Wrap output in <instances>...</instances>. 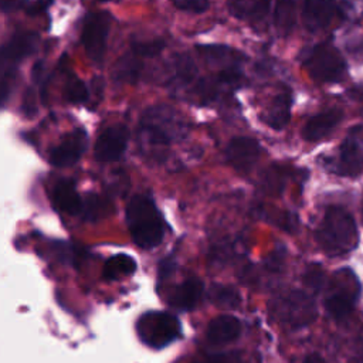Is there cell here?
Listing matches in <instances>:
<instances>
[{
    "mask_svg": "<svg viewBox=\"0 0 363 363\" xmlns=\"http://www.w3.org/2000/svg\"><path fill=\"white\" fill-rule=\"evenodd\" d=\"M296 21V7L294 0H277L274 11L275 28L281 35H286L292 31Z\"/></svg>",
    "mask_w": 363,
    "mask_h": 363,
    "instance_id": "obj_23",
    "label": "cell"
},
{
    "mask_svg": "<svg viewBox=\"0 0 363 363\" xmlns=\"http://www.w3.org/2000/svg\"><path fill=\"white\" fill-rule=\"evenodd\" d=\"M203 296V284L196 278H189L177 285L169 295V303L179 311H191Z\"/></svg>",
    "mask_w": 363,
    "mask_h": 363,
    "instance_id": "obj_16",
    "label": "cell"
},
{
    "mask_svg": "<svg viewBox=\"0 0 363 363\" xmlns=\"http://www.w3.org/2000/svg\"><path fill=\"white\" fill-rule=\"evenodd\" d=\"M286 176H288V170L285 167H282V166L274 164V166L268 167L262 173V177H261L262 189L267 193H274V194L279 193L284 189V186H285Z\"/></svg>",
    "mask_w": 363,
    "mask_h": 363,
    "instance_id": "obj_26",
    "label": "cell"
},
{
    "mask_svg": "<svg viewBox=\"0 0 363 363\" xmlns=\"http://www.w3.org/2000/svg\"><path fill=\"white\" fill-rule=\"evenodd\" d=\"M360 294V284L356 275L347 269H339L332 279L330 294L326 298L325 308L335 319L345 318L354 306Z\"/></svg>",
    "mask_w": 363,
    "mask_h": 363,
    "instance_id": "obj_6",
    "label": "cell"
},
{
    "mask_svg": "<svg viewBox=\"0 0 363 363\" xmlns=\"http://www.w3.org/2000/svg\"><path fill=\"white\" fill-rule=\"evenodd\" d=\"M170 71H172L170 81L176 86L186 85V84L191 82L193 79H196V77H197L196 65L191 61V58L187 55H176L172 60Z\"/></svg>",
    "mask_w": 363,
    "mask_h": 363,
    "instance_id": "obj_24",
    "label": "cell"
},
{
    "mask_svg": "<svg viewBox=\"0 0 363 363\" xmlns=\"http://www.w3.org/2000/svg\"><path fill=\"white\" fill-rule=\"evenodd\" d=\"M303 363H325V360H323L319 354L313 353V354H309V356L303 360Z\"/></svg>",
    "mask_w": 363,
    "mask_h": 363,
    "instance_id": "obj_38",
    "label": "cell"
},
{
    "mask_svg": "<svg viewBox=\"0 0 363 363\" xmlns=\"http://www.w3.org/2000/svg\"><path fill=\"white\" fill-rule=\"evenodd\" d=\"M197 51L203 55V58L207 62H210L211 65H218L221 69L230 67H240L245 60L244 54L228 45H197Z\"/></svg>",
    "mask_w": 363,
    "mask_h": 363,
    "instance_id": "obj_18",
    "label": "cell"
},
{
    "mask_svg": "<svg viewBox=\"0 0 363 363\" xmlns=\"http://www.w3.org/2000/svg\"><path fill=\"white\" fill-rule=\"evenodd\" d=\"M136 332L139 339L145 345L155 349H160L179 337L182 326L174 315L167 312L152 311L143 313L138 319Z\"/></svg>",
    "mask_w": 363,
    "mask_h": 363,
    "instance_id": "obj_5",
    "label": "cell"
},
{
    "mask_svg": "<svg viewBox=\"0 0 363 363\" xmlns=\"http://www.w3.org/2000/svg\"><path fill=\"white\" fill-rule=\"evenodd\" d=\"M350 52H353L354 55H360V57H363V43L354 44V45L350 48Z\"/></svg>",
    "mask_w": 363,
    "mask_h": 363,
    "instance_id": "obj_39",
    "label": "cell"
},
{
    "mask_svg": "<svg viewBox=\"0 0 363 363\" xmlns=\"http://www.w3.org/2000/svg\"><path fill=\"white\" fill-rule=\"evenodd\" d=\"M176 267V262L172 259V258H166L160 262V267H159V275L160 278H164L167 277Z\"/></svg>",
    "mask_w": 363,
    "mask_h": 363,
    "instance_id": "obj_37",
    "label": "cell"
},
{
    "mask_svg": "<svg viewBox=\"0 0 363 363\" xmlns=\"http://www.w3.org/2000/svg\"><path fill=\"white\" fill-rule=\"evenodd\" d=\"M99 1H108V0H99Z\"/></svg>",
    "mask_w": 363,
    "mask_h": 363,
    "instance_id": "obj_41",
    "label": "cell"
},
{
    "mask_svg": "<svg viewBox=\"0 0 363 363\" xmlns=\"http://www.w3.org/2000/svg\"><path fill=\"white\" fill-rule=\"evenodd\" d=\"M342 121L339 109H328L312 116L302 129V136L308 142H316L326 138Z\"/></svg>",
    "mask_w": 363,
    "mask_h": 363,
    "instance_id": "obj_15",
    "label": "cell"
},
{
    "mask_svg": "<svg viewBox=\"0 0 363 363\" xmlns=\"http://www.w3.org/2000/svg\"><path fill=\"white\" fill-rule=\"evenodd\" d=\"M109 26H111V16L104 11L88 14V17L84 21L81 43L88 57L95 64H101L104 61Z\"/></svg>",
    "mask_w": 363,
    "mask_h": 363,
    "instance_id": "obj_8",
    "label": "cell"
},
{
    "mask_svg": "<svg viewBox=\"0 0 363 363\" xmlns=\"http://www.w3.org/2000/svg\"><path fill=\"white\" fill-rule=\"evenodd\" d=\"M129 140V132L123 125H113L106 128L96 139L94 155L96 160L108 163L122 157Z\"/></svg>",
    "mask_w": 363,
    "mask_h": 363,
    "instance_id": "obj_11",
    "label": "cell"
},
{
    "mask_svg": "<svg viewBox=\"0 0 363 363\" xmlns=\"http://www.w3.org/2000/svg\"><path fill=\"white\" fill-rule=\"evenodd\" d=\"M164 48V41L162 40H150V41H140L132 44V51L139 57H155L162 52Z\"/></svg>",
    "mask_w": 363,
    "mask_h": 363,
    "instance_id": "obj_30",
    "label": "cell"
},
{
    "mask_svg": "<svg viewBox=\"0 0 363 363\" xmlns=\"http://www.w3.org/2000/svg\"><path fill=\"white\" fill-rule=\"evenodd\" d=\"M88 145V135L84 129H75L65 135L61 142L50 150L48 160L55 167L75 164L84 155Z\"/></svg>",
    "mask_w": 363,
    "mask_h": 363,
    "instance_id": "obj_10",
    "label": "cell"
},
{
    "mask_svg": "<svg viewBox=\"0 0 363 363\" xmlns=\"http://www.w3.org/2000/svg\"><path fill=\"white\" fill-rule=\"evenodd\" d=\"M275 315L291 328H302L316 318V308L312 298L302 291H291L275 301Z\"/></svg>",
    "mask_w": 363,
    "mask_h": 363,
    "instance_id": "obj_7",
    "label": "cell"
},
{
    "mask_svg": "<svg viewBox=\"0 0 363 363\" xmlns=\"http://www.w3.org/2000/svg\"><path fill=\"white\" fill-rule=\"evenodd\" d=\"M24 6V0H0L1 11H13L21 9Z\"/></svg>",
    "mask_w": 363,
    "mask_h": 363,
    "instance_id": "obj_36",
    "label": "cell"
},
{
    "mask_svg": "<svg viewBox=\"0 0 363 363\" xmlns=\"http://www.w3.org/2000/svg\"><path fill=\"white\" fill-rule=\"evenodd\" d=\"M325 282V272L319 265H309L303 274V284L313 292H319Z\"/></svg>",
    "mask_w": 363,
    "mask_h": 363,
    "instance_id": "obj_29",
    "label": "cell"
},
{
    "mask_svg": "<svg viewBox=\"0 0 363 363\" xmlns=\"http://www.w3.org/2000/svg\"><path fill=\"white\" fill-rule=\"evenodd\" d=\"M241 332L240 320L231 315H221L207 326V339L213 345H225L238 337Z\"/></svg>",
    "mask_w": 363,
    "mask_h": 363,
    "instance_id": "obj_19",
    "label": "cell"
},
{
    "mask_svg": "<svg viewBox=\"0 0 363 363\" xmlns=\"http://www.w3.org/2000/svg\"><path fill=\"white\" fill-rule=\"evenodd\" d=\"M289 116H291V95L286 91H284L272 99L267 113V123L272 129L279 130L286 126V123L289 122Z\"/></svg>",
    "mask_w": 363,
    "mask_h": 363,
    "instance_id": "obj_20",
    "label": "cell"
},
{
    "mask_svg": "<svg viewBox=\"0 0 363 363\" xmlns=\"http://www.w3.org/2000/svg\"><path fill=\"white\" fill-rule=\"evenodd\" d=\"M89 96V92H88V88L86 85L78 79V78H74L68 82L67 85V89H65V98L71 102V104H82L88 99Z\"/></svg>",
    "mask_w": 363,
    "mask_h": 363,
    "instance_id": "obj_28",
    "label": "cell"
},
{
    "mask_svg": "<svg viewBox=\"0 0 363 363\" xmlns=\"http://www.w3.org/2000/svg\"><path fill=\"white\" fill-rule=\"evenodd\" d=\"M9 79H10V77L0 78V106L4 105V102L10 94V81Z\"/></svg>",
    "mask_w": 363,
    "mask_h": 363,
    "instance_id": "obj_35",
    "label": "cell"
},
{
    "mask_svg": "<svg viewBox=\"0 0 363 363\" xmlns=\"http://www.w3.org/2000/svg\"><path fill=\"white\" fill-rule=\"evenodd\" d=\"M142 71L140 57L133 51L123 54L113 65L112 78L116 82H135Z\"/></svg>",
    "mask_w": 363,
    "mask_h": 363,
    "instance_id": "obj_21",
    "label": "cell"
},
{
    "mask_svg": "<svg viewBox=\"0 0 363 363\" xmlns=\"http://www.w3.org/2000/svg\"><path fill=\"white\" fill-rule=\"evenodd\" d=\"M186 133V123L169 106L156 105L146 109L140 118L139 136L143 145L162 149Z\"/></svg>",
    "mask_w": 363,
    "mask_h": 363,
    "instance_id": "obj_3",
    "label": "cell"
},
{
    "mask_svg": "<svg viewBox=\"0 0 363 363\" xmlns=\"http://www.w3.org/2000/svg\"><path fill=\"white\" fill-rule=\"evenodd\" d=\"M50 4H51V0H37L31 4H27L26 10L28 14H38L41 11H45Z\"/></svg>",
    "mask_w": 363,
    "mask_h": 363,
    "instance_id": "obj_34",
    "label": "cell"
},
{
    "mask_svg": "<svg viewBox=\"0 0 363 363\" xmlns=\"http://www.w3.org/2000/svg\"><path fill=\"white\" fill-rule=\"evenodd\" d=\"M333 172L342 176H357L363 172V147L354 138H347L339 147Z\"/></svg>",
    "mask_w": 363,
    "mask_h": 363,
    "instance_id": "obj_13",
    "label": "cell"
},
{
    "mask_svg": "<svg viewBox=\"0 0 363 363\" xmlns=\"http://www.w3.org/2000/svg\"><path fill=\"white\" fill-rule=\"evenodd\" d=\"M316 240L320 248L330 257L350 252L359 241L353 217L340 207H329L316 230Z\"/></svg>",
    "mask_w": 363,
    "mask_h": 363,
    "instance_id": "obj_2",
    "label": "cell"
},
{
    "mask_svg": "<svg viewBox=\"0 0 363 363\" xmlns=\"http://www.w3.org/2000/svg\"><path fill=\"white\" fill-rule=\"evenodd\" d=\"M210 299L221 309H235L240 305L238 292L224 285H214L210 289Z\"/></svg>",
    "mask_w": 363,
    "mask_h": 363,
    "instance_id": "obj_27",
    "label": "cell"
},
{
    "mask_svg": "<svg viewBox=\"0 0 363 363\" xmlns=\"http://www.w3.org/2000/svg\"><path fill=\"white\" fill-rule=\"evenodd\" d=\"M31 77L34 82H43L45 79V64L43 60H38L31 69Z\"/></svg>",
    "mask_w": 363,
    "mask_h": 363,
    "instance_id": "obj_33",
    "label": "cell"
},
{
    "mask_svg": "<svg viewBox=\"0 0 363 363\" xmlns=\"http://www.w3.org/2000/svg\"><path fill=\"white\" fill-rule=\"evenodd\" d=\"M301 62L309 75L320 82L339 81L346 71V62L330 43H320L301 52Z\"/></svg>",
    "mask_w": 363,
    "mask_h": 363,
    "instance_id": "obj_4",
    "label": "cell"
},
{
    "mask_svg": "<svg viewBox=\"0 0 363 363\" xmlns=\"http://www.w3.org/2000/svg\"><path fill=\"white\" fill-rule=\"evenodd\" d=\"M335 16L333 0H303L302 21L308 31L323 30Z\"/></svg>",
    "mask_w": 363,
    "mask_h": 363,
    "instance_id": "obj_14",
    "label": "cell"
},
{
    "mask_svg": "<svg viewBox=\"0 0 363 363\" xmlns=\"http://www.w3.org/2000/svg\"><path fill=\"white\" fill-rule=\"evenodd\" d=\"M136 269L135 259L128 254H118L111 257L104 265V277L108 279H119L132 275Z\"/></svg>",
    "mask_w": 363,
    "mask_h": 363,
    "instance_id": "obj_25",
    "label": "cell"
},
{
    "mask_svg": "<svg viewBox=\"0 0 363 363\" xmlns=\"http://www.w3.org/2000/svg\"><path fill=\"white\" fill-rule=\"evenodd\" d=\"M37 105H35V94L33 88H27L23 95V112L26 116L35 115Z\"/></svg>",
    "mask_w": 363,
    "mask_h": 363,
    "instance_id": "obj_32",
    "label": "cell"
},
{
    "mask_svg": "<svg viewBox=\"0 0 363 363\" xmlns=\"http://www.w3.org/2000/svg\"><path fill=\"white\" fill-rule=\"evenodd\" d=\"M225 156L228 163L238 172H248L259 157V145L257 140L238 136L230 140Z\"/></svg>",
    "mask_w": 363,
    "mask_h": 363,
    "instance_id": "obj_12",
    "label": "cell"
},
{
    "mask_svg": "<svg viewBox=\"0 0 363 363\" xmlns=\"http://www.w3.org/2000/svg\"><path fill=\"white\" fill-rule=\"evenodd\" d=\"M362 213H363V203H362Z\"/></svg>",
    "mask_w": 363,
    "mask_h": 363,
    "instance_id": "obj_40",
    "label": "cell"
},
{
    "mask_svg": "<svg viewBox=\"0 0 363 363\" xmlns=\"http://www.w3.org/2000/svg\"><path fill=\"white\" fill-rule=\"evenodd\" d=\"M51 199H52L54 206L62 213L75 216L82 211L84 200L81 199L79 193L77 191V187L72 180L64 179V180H60L58 183H55V186L52 189Z\"/></svg>",
    "mask_w": 363,
    "mask_h": 363,
    "instance_id": "obj_17",
    "label": "cell"
},
{
    "mask_svg": "<svg viewBox=\"0 0 363 363\" xmlns=\"http://www.w3.org/2000/svg\"><path fill=\"white\" fill-rule=\"evenodd\" d=\"M172 4L180 10L203 13L208 7V0H170Z\"/></svg>",
    "mask_w": 363,
    "mask_h": 363,
    "instance_id": "obj_31",
    "label": "cell"
},
{
    "mask_svg": "<svg viewBox=\"0 0 363 363\" xmlns=\"http://www.w3.org/2000/svg\"><path fill=\"white\" fill-rule=\"evenodd\" d=\"M126 223L132 240L140 248L159 245L164 235V223L156 204L143 194L133 196L126 206Z\"/></svg>",
    "mask_w": 363,
    "mask_h": 363,
    "instance_id": "obj_1",
    "label": "cell"
},
{
    "mask_svg": "<svg viewBox=\"0 0 363 363\" xmlns=\"http://www.w3.org/2000/svg\"><path fill=\"white\" fill-rule=\"evenodd\" d=\"M35 33H18L0 48V74L11 77L16 64L37 50Z\"/></svg>",
    "mask_w": 363,
    "mask_h": 363,
    "instance_id": "obj_9",
    "label": "cell"
},
{
    "mask_svg": "<svg viewBox=\"0 0 363 363\" xmlns=\"http://www.w3.org/2000/svg\"><path fill=\"white\" fill-rule=\"evenodd\" d=\"M230 11L238 18L259 20L268 13L269 0H230Z\"/></svg>",
    "mask_w": 363,
    "mask_h": 363,
    "instance_id": "obj_22",
    "label": "cell"
}]
</instances>
